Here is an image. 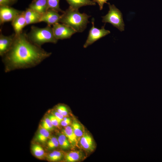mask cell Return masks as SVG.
<instances>
[{"instance_id": "18", "label": "cell", "mask_w": 162, "mask_h": 162, "mask_svg": "<svg viewBox=\"0 0 162 162\" xmlns=\"http://www.w3.org/2000/svg\"><path fill=\"white\" fill-rule=\"evenodd\" d=\"M50 136L49 131L42 127L39 130L36 138L39 141L44 142L49 138Z\"/></svg>"}, {"instance_id": "5", "label": "cell", "mask_w": 162, "mask_h": 162, "mask_svg": "<svg viewBox=\"0 0 162 162\" xmlns=\"http://www.w3.org/2000/svg\"><path fill=\"white\" fill-rule=\"evenodd\" d=\"M92 26L90 29L87 38L83 45L84 48H86L92 44L99 39L110 33V31L104 28L105 24L100 29L94 26V19H92Z\"/></svg>"}, {"instance_id": "22", "label": "cell", "mask_w": 162, "mask_h": 162, "mask_svg": "<svg viewBox=\"0 0 162 162\" xmlns=\"http://www.w3.org/2000/svg\"><path fill=\"white\" fill-rule=\"evenodd\" d=\"M60 0H47L49 9H51L58 12L63 13L64 11L62 10L59 7Z\"/></svg>"}, {"instance_id": "19", "label": "cell", "mask_w": 162, "mask_h": 162, "mask_svg": "<svg viewBox=\"0 0 162 162\" xmlns=\"http://www.w3.org/2000/svg\"><path fill=\"white\" fill-rule=\"evenodd\" d=\"M59 144L63 149H67L71 146V144L66 136L63 134L60 135L58 138Z\"/></svg>"}, {"instance_id": "27", "label": "cell", "mask_w": 162, "mask_h": 162, "mask_svg": "<svg viewBox=\"0 0 162 162\" xmlns=\"http://www.w3.org/2000/svg\"><path fill=\"white\" fill-rule=\"evenodd\" d=\"M52 114L54 115L59 124H61V123L64 116L56 110L53 111Z\"/></svg>"}, {"instance_id": "28", "label": "cell", "mask_w": 162, "mask_h": 162, "mask_svg": "<svg viewBox=\"0 0 162 162\" xmlns=\"http://www.w3.org/2000/svg\"><path fill=\"white\" fill-rule=\"evenodd\" d=\"M48 117L50 119L51 123L54 127H58L60 125L58 123L56 118L53 114H50Z\"/></svg>"}, {"instance_id": "25", "label": "cell", "mask_w": 162, "mask_h": 162, "mask_svg": "<svg viewBox=\"0 0 162 162\" xmlns=\"http://www.w3.org/2000/svg\"><path fill=\"white\" fill-rule=\"evenodd\" d=\"M59 145L58 138L55 137H52L47 142V146L49 149L52 150L55 148Z\"/></svg>"}, {"instance_id": "3", "label": "cell", "mask_w": 162, "mask_h": 162, "mask_svg": "<svg viewBox=\"0 0 162 162\" xmlns=\"http://www.w3.org/2000/svg\"><path fill=\"white\" fill-rule=\"evenodd\" d=\"M27 35L31 42L40 47L46 43L56 44L58 40L55 37L52 27L49 25L43 28L32 26Z\"/></svg>"}, {"instance_id": "12", "label": "cell", "mask_w": 162, "mask_h": 162, "mask_svg": "<svg viewBox=\"0 0 162 162\" xmlns=\"http://www.w3.org/2000/svg\"><path fill=\"white\" fill-rule=\"evenodd\" d=\"M28 8L42 15L49 9L47 0H33Z\"/></svg>"}, {"instance_id": "4", "label": "cell", "mask_w": 162, "mask_h": 162, "mask_svg": "<svg viewBox=\"0 0 162 162\" xmlns=\"http://www.w3.org/2000/svg\"><path fill=\"white\" fill-rule=\"evenodd\" d=\"M107 4L109 10L106 15L102 17V22L105 23H110L120 31H124L125 24L122 12L114 4H111L109 2Z\"/></svg>"}, {"instance_id": "16", "label": "cell", "mask_w": 162, "mask_h": 162, "mask_svg": "<svg viewBox=\"0 0 162 162\" xmlns=\"http://www.w3.org/2000/svg\"><path fill=\"white\" fill-rule=\"evenodd\" d=\"M83 154L80 151L70 152L64 156L65 161L67 162H75L81 160L83 158Z\"/></svg>"}, {"instance_id": "23", "label": "cell", "mask_w": 162, "mask_h": 162, "mask_svg": "<svg viewBox=\"0 0 162 162\" xmlns=\"http://www.w3.org/2000/svg\"><path fill=\"white\" fill-rule=\"evenodd\" d=\"M55 110L61 113L64 117L67 116L68 114L69 110L67 106L63 104H59L56 105Z\"/></svg>"}, {"instance_id": "1", "label": "cell", "mask_w": 162, "mask_h": 162, "mask_svg": "<svg viewBox=\"0 0 162 162\" xmlns=\"http://www.w3.org/2000/svg\"><path fill=\"white\" fill-rule=\"evenodd\" d=\"M51 54L31 42L27 34L22 32L15 34L10 49L2 57L4 71L7 73L35 67Z\"/></svg>"}, {"instance_id": "29", "label": "cell", "mask_w": 162, "mask_h": 162, "mask_svg": "<svg viewBox=\"0 0 162 162\" xmlns=\"http://www.w3.org/2000/svg\"><path fill=\"white\" fill-rule=\"evenodd\" d=\"M95 2L97 3L99 7L100 10L103 9L104 4L105 3H107V1L109 0H93Z\"/></svg>"}, {"instance_id": "26", "label": "cell", "mask_w": 162, "mask_h": 162, "mask_svg": "<svg viewBox=\"0 0 162 162\" xmlns=\"http://www.w3.org/2000/svg\"><path fill=\"white\" fill-rule=\"evenodd\" d=\"M17 1V0H0V6H10Z\"/></svg>"}, {"instance_id": "20", "label": "cell", "mask_w": 162, "mask_h": 162, "mask_svg": "<svg viewBox=\"0 0 162 162\" xmlns=\"http://www.w3.org/2000/svg\"><path fill=\"white\" fill-rule=\"evenodd\" d=\"M32 150L34 155L39 159L44 158L45 152L43 148L39 145L34 144L32 146Z\"/></svg>"}, {"instance_id": "9", "label": "cell", "mask_w": 162, "mask_h": 162, "mask_svg": "<svg viewBox=\"0 0 162 162\" xmlns=\"http://www.w3.org/2000/svg\"><path fill=\"white\" fill-rule=\"evenodd\" d=\"M15 33L6 36L1 32L0 34V55L3 56L10 49L15 36Z\"/></svg>"}, {"instance_id": "14", "label": "cell", "mask_w": 162, "mask_h": 162, "mask_svg": "<svg viewBox=\"0 0 162 162\" xmlns=\"http://www.w3.org/2000/svg\"><path fill=\"white\" fill-rule=\"evenodd\" d=\"M63 133L67 137L72 146L73 147L78 146V139L74 133L71 126L68 125L65 127Z\"/></svg>"}, {"instance_id": "17", "label": "cell", "mask_w": 162, "mask_h": 162, "mask_svg": "<svg viewBox=\"0 0 162 162\" xmlns=\"http://www.w3.org/2000/svg\"><path fill=\"white\" fill-rule=\"evenodd\" d=\"M71 126L78 139H80L85 132L81 124L76 120H74L72 123Z\"/></svg>"}, {"instance_id": "8", "label": "cell", "mask_w": 162, "mask_h": 162, "mask_svg": "<svg viewBox=\"0 0 162 162\" xmlns=\"http://www.w3.org/2000/svg\"><path fill=\"white\" fill-rule=\"evenodd\" d=\"M61 15L58 12L54 10L49 9L44 13L42 14L40 22H43L47 23V25H52L59 22Z\"/></svg>"}, {"instance_id": "6", "label": "cell", "mask_w": 162, "mask_h": 162, "mask_svg": "<svg viewBox=\"0 0 162 162\" xmlns=\"http://www.w3.org/2000/svg\"><path fill=\"white\" fill-rule=\"evenodd\" d=\"M52 28L55 37L58 40L69 38L77 32L72 27L59 22L53 25Z\"/></svg>"}, {"instance_id": "15", "label": "cell", "mask_w": 162, "mask_h": 162, "mask_svg": "<svg viewBox=\"0 0 162 162\" xmlns=\"http://www.w3.org/2000/svg\"><path fill=\"white\" fill-rule=\"evenodd\" d=\"M69 5V7L76 10L82 6L87 5H95L96 2L91 0H66Z\"/></svg>"}, {"instance_id": "2", "label": "cell", "mask_w": 162, "mask_h": 162, "mask_svg": "<svg viewBox=\"0 0 162 162\" xmlns=\"http://www.w3.org/2000/svg\"><path fill=\"white\" fill-rule=\"evenodd\" d=\"M90 17L84 13H80L78 10L69 7L61 15L59 22L72 27L76 32H82L89 22L88 19Z\"/></svg>"}, {"instance_id": "24", "label": "cell", "mask_w": 162, "mask_h": 162, "mask_svg": "<svg viewBox=\"0 0 162 162\" xmlns=\"http://www.w3.org/2000/svg\"><path fill=\"white\" fill-rule=\"evenodd\" d=\"M42 128L49 131L53 130L54 127L48 117L46 118L43 120L42 122Z\"/></svg>"}, {"instance_id": "7", "label": "cell", "mask_w": 162, "mask_h": 162, "mask_svg": "<svg viewBox=\"0 0 162 162\" xmlns=\"http://www.w3.org/2000/svg\"><path fill=\"white\" fill-rule=\"evenodd\" d=\"M22 11L15 9L11 6H0V24L12 22Z\"/></svg>"}, {"instance_id": "30", "label": "cell", "mask_w": 162, "mask_h": 162, "mask_svg": "<svg viewBox=\"0 0 162 162\" xmlns=\"http://www.w3.org/2000/svg\"><path fill=\"white\" fill-rule=\"evenodd\" d=\"M71 123V120L70 118L69 120L66 121L63 120L61 123V125L64 127H66L68 126Z\"/></svg>"}, {"instance_id": "21", "label": "cell", "mask_w": 162, "mask_h": 162, "mask_svg": "<svg viewBox=\"0 0 162 162\" xmlns=\"http://www.w3.org/2000/svg\"><path fill=\"white\" fill-rule=\"evenodd\" d=\"M63 156V153L59 151L55 150L50 153L47 156L48 160L51 161L60 160Z\"/></svg>"}, {"instance_id": "10", "label": "cell", "mask_w": 162, "mask_h": 162, "mask_svg": "<svg viewBox=\"0 0 162 162\" xmlns=\"http://www.w3.org/2000/svg\"><path fill=\"white\" fill-rule=\"evenodd\" d=\"M11 25L15 35H18L23 32V28L27 25L24 11H22L11 22Z\"/></svg>"}, {"instance_id": "13", "label": "cell", "mask_w": 162, "mask_h": 162, "mask_svg": "<svg viewBox=\"0 0 162 162\" xmlns=\"http://www.w3.org/2000/svg\"><path fill=\"white\" fill-rule=\"evenodd\" d=\"M80 143L81 147L88 151H93L95 148V145L93 138L87 133L84 132L80 140Z\"/></svg>"}, {"instance_id": "11", "label": "cell", "mask_w": 162, "mask_h": 162, "mask_svg": "<svg viewBox=\"0 0 162 162\" xmlns=\"http://www.w3.org/2000/svg\"><path fill=\"white\" fill-rule=\"evenodd\" d=\"M26 25L40 22L41 14L28 8L24 11Z\"/></svg>"}]
</instances>
